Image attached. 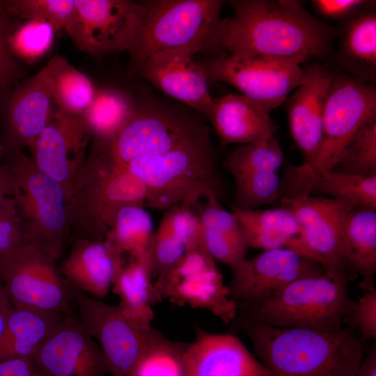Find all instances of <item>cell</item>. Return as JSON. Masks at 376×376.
I'll return each mask as SVG.
<instances>
[{
    "mask_svg": "<svg viewBox=\"0 0 376 376\" xmlns=\"http://www.w3.org/2000/svg\"><path fill=\"white\" fill-rule=\"evenodd\" d=\"M202 122L175 109L155 104L135 106L134 110L108 148L118 164L168 152L205 132Z\"/></svg>",
    "mask_w": 376,
    "mask_h": 376,
    "instance_id": "obj_10",
    "label": "cell"
},
{
    "mask_svg": "<svg viewBox=\"0 0 376 376\" xmlns=\"http://www.w3.org/2000/svg\"><path fill=\"white\" fill-rule=\"evenodd\" d=\"M214 261L201 244L189 250L165 276L152 283L153 303L166 299L207 311L224 323L232 322L236 304Z\"/></svg>",
    "mask_w": 376,
    "mask_h": 376,
    "instance_id": "obj_11",
    "label": "cell"
},
{
    "mask_svg": "<svg viewBox=\"0 0 376 376\" xmlns=\"http://www.w3.org/2000/svg\"><path fill=\"white\" fill-rule=\"evenodd\" d=\"M336 55L338 65L347 75L366 82L376 75V15L364 9L344 22Z\"/></svg>",
    "mask_w": 376,
    "mask_h": 376,
    "instance_id": "obj_27",
    "label": "cell"
},
{
    "mask_svg": "<svg viewBox=\"0 0 376 376\" xmlns=\"http://www.w3.org/2000/svg\"><path fill=\"white\" fill-rule=\"evenodd\" d=\"M125 167L145 185V206L167 210L194 207L200 201L224 197V185L209 132L160 155L142 157Z\"/></svg>",
    "mask_w": 376,
    "mask_h": 376,
    "instance_id": "obj_4",
    "label": "cell"
},
{
    "mask_svg": "<svg viewBox=\"0 0 376 376\" xmlns=\"http://www.w3.org/2000/svg\"><path fill=\"white\" fill-rule=\"evenodd\" d=\"M13 308L8 294L0 281V338L4 331L10 313Z\"/></svg>",
    "mask_w": 376,
    "mask_h": 376,
    "instance_id": "obj_47",
    "label": "cell"
},
{
    "mask_svg": "<svg viewBox=\"0 0 376 376\" xmlns=\"http://www.w3.org/2000/svg\"><path fill=\"white\" fill-rule=\"evenodd\" d=\"M365 291L364 295L357 301H354L347 321L355 328L359 329L363 339H375L376 288L375 284L368 287Z\"/></svg>",
    "mask_w": 376,
    "mask_h": 376,
    "instance_id": "obj_42",
    "label": "cell"
},
{
    "mask_svg": "<svg viewBox=\"0 0 376 376\" xmlns=\"http://www.w3.org/2000/svg\"><path fill=\"white\" fill-rule=\"evenodd\" d=\"M46 65L52 80L55 107L68 114L82 116L96 94L93 81L63 56H53Z\"/></svg>",
    "mask_w": 376,
    "mask_h": 376,
    "instance_id": "obj_31",
    "label": "cell"
},
{
    "mask_svg": "<svg viewBox=\"0 0 376 376\" xmlns=\"http://www.w3.org/2000/svg\"><path fill=\"white\" fill-rule=\"evenodd\" d=\"M345 258L355 272L363 278L364 290L374 284L376 272V209L350 208L342 226Z\"/></svg>",
    "mask_w": 376,
    "mask_h": 376,
    "instance_id": "obj_29",
    "label": "cell"
},
{
    "mask_svg": "<svg viewBox=\"0 0 376 376\" xmlns=\"http://www.w3.org/2000/svg\"><path fill=\"white\" fill-rule=\"evenodd\" d=\"M202 65L208 81L228 84L269 111L283 103L304 78L299 64L274 56L221 53Z\"/></svg>",
    "mask_w": 376,
    "mask_h": 376,
    "instance_id": "obj_9",
    "label": "cell"
},
{
    "mask_svg": "<svg viewBox=\"0 0 376 376\" xmlns=\"http://www.w3.org/2000/svg\"><path fill=\"white\" fill-rule=\"evenodd\" d=\"M376 118L373 84L347 74H333L327 99L320 148L309 164L316 173L332 170L353 136Z\"/></svg>",
    "mask_w": 376,
    "mask_h": 376,
    "instance_id": "obj_12",
    "label": "cell"
},
{
    "mask_svg": "<svg viewBox=\"0 0 376 376\" xmlns=\"http://www.w3.org/2000/svg\"><path fill=\"white\" fill-rule=\"evenodd\" d=\"M56 31L47 22L19 20L8 40L13 54L28 65L45 56L51 49Z\"/></svg>",
    "mask_w": 376,
    "mask_h": 376,
    "instance_id": "obj_37",
    "label": "cell"
},
{
    "mask_svg": "<svg viewBox=\"0 0 376 376\" xmlns=\"http://www.w3.org/2000/svg\"><path fill=\"white\" fill-rule=\"evenodd\" d=\"M354 376H376V347L372 345Z\"/></svg>",
    "mask_w": 376,
    "mask_h": 376,
    "instance_id": "obj_46",
    "label": "cell"
},
{
    "mask_svg": "<svg viewBox=\"0 0 376 376\" xmlns=\"http://www.w3.org/2000/svg\"><path fill=\"white\" fill-rule=\"evenodd\" d=\"M31 359L42 376H106L108 374L100 347L72 313L65 315Z\"/></svg>",
    "mask_w": 376,
    "mask_h": 376,
    "instance_id": "obj_19",
    "label": "cell"
},
{
    "mask_svg": "<svg viewBox=\"0 0 376 376\" xmlns=\"http://www.w3.org/2000/svg\"><path fill=\"white\" fill-rule=\"evenodd\" d=\"M269 111L241 94H227L215 100L209 117L223 145H240L274 136L276 126Z\"/></svg>",
    "mask_w": 376,
    "mask_h": 376,
    "instance_id": "obj_25",
    "label": "cell"
},
{
    "mask_svg": "<svg viewBox=\"0 0 376 376\" xmlns=\"http://www.w3.org/2000/svg\"><path fill=\"white\" fill-rule=\"evenodd\" d=\"M19 20L9 15L0 0V92L28 77V65L12 52L8 40Z\"/></svg>",
    "mask_w": 376,
    "mask_h": 376,
    "instance_id": "obj_41",
    "label": "cell"
},
{
    "mask_svg": "<svg viewBox=\"0 0 376 376\" xmlns=\"http://www.w3.org/2000/svg\"><path fill=\"white\" fill-rule=\"evenodd\" d=\"M231 175L235 185L232 207L251 210L278 202L281 178L276 171L258 168Z\"/></svg>",
    "mask_w": 376,
    "mask_h": 376,
    "instance_id": "obj_34",
    "label": "cell"
},
{
    "mask_svg": "<svg viewBox=\"0 0 376 376\" xmlns=\"http://www.w3.org/2000/svg\"><path fill=\"white\" fill-rule=\"evenodd\" d=\"M143 3L141 24L130 55L135 72L157 53L186 49L194 54L208 50L219 21L220 0H152Z\"/></svg>",
    "mask_w": 376,
    "mask_h": 376,
    "instance_id": "obj_6",
    "label": "cell"
},
{
    "mask_svg": "<svg viewBox=\"0 0 376 376\" xmlns=\"http://www.w3.org/2000/svg\"><path fill=\"white\" fill-rule=\"evenodd\" d=\"M76 19L68 34L75 46L94 58L127 53L141 24L143 3L128 0H75Z\"/></svg>",
    "mask_w": 376,
    "mask_h": 376,
    "instance_id": "obj_15",
    "label": "cell"
},
{
    "mask_svg": "<svg viewBox=\"0 0 376 376\" xmlns=\"http://www.w3.org/2000/svg\"><path fill=\"white\" fill-rule=\"evenodd\" d=\"M12 195V179L10 173L3 163L0 162V206Z\"/></svg>",
    "mask_w": 376,
    "mask_h": 376,
    "instance_id": "obj_48",
    "label": "cell"
},
{
    "mask_svg": "<svg viewBox=\"0 0 376 376\" xmlns=\"http://www.w3.org/2000/svg\"><path fill=\"white\" fill-rule=\"evenodd\" d=\"M108 143L92 139L72 181L68 210L74 240H104L120 208L131 204L145 206L144 183L113 160Z\"/></svg>",
    "mask_w": 376,
    "mask_h": 376,
    "instance_id": "obj_3",
    "label": "cell"
},
{
    "mask_svg": "<svg viewBox=\"0 0 376 376\" xmlns=\"http://www.w3.org/2000/svg\"><path fill=\"white\" fill-rule=\"evenodd\" d=\"M55 109L52 80L45 65L0 92V159L16 150H31Z\"/></svg>",
    "mask_w": 376,
    "mask_h": 376,
    "instance_id": "obj_16",
    "label": "cell"
},
{
    "mask_svg": "<svg viewBox=\"0 0 376 376\" xmlns=\"http://www.w3.org/2000/svg\"><path fill=\"white\" fill-rule=\"evenodd\" d=\"M188 251L180 237L159 223L149 249L152 277L157 279L165 276Z\"/></svg>",
    "mask_w": 376,
    "mask_h": 376,
    "instance_id": "obj_40",
    "label": "cell"
},
{
    "mask_svg": "<svg viewBox=\"0 0 376 376\" xmlns=\"http://www.w3.org/2000/svg\"><path fill=\"white\" fill-rule=\"evenodd\" d=\"M232 322L251 341L267 376H354L364 357L350 324L329 332L275 327L237 314Z\"/></svg>",
    "mask_w": 376,
    "mask_h": 376,
    "instance_id": "obj_2",
    "label": "cell"
},
{
    "mask_svg": "<svg viewBox=\"0 0 376 376\" xmlns=\"http://www.w3.org/2000/svg\"><path fill=\"white\" fill-rule=\"evenodd\" d=\"M361 176H376V118L350 139L332 169Z\"/></svg>",
    "mask_w": 376,
    "mask_h": 376,
    "instance_id": "obj_38",
    "label": "cell"
},
{
    "mask_svg": "<svg viewBox=\"0 0 376 376\" xmlns=\"http://www.w3.org/2000/svg\"><path fill=\"white\" fill-rule=\"evenodd\" d=\"M152 220L144 206L127 205L120 208L105 241L116 251L128 258H144L154 235Z\"/></svg>",
    "mask_w": 376,
    "mask_h": 376,
    "instance_id": "obj_32",
    "label": "cell"
},
{
    "mask_svg": "<svg viewBox=\"0 0 376 376\" xmlns=\"http://www.w3.org/2000/svg\"><path fill=\"white\" fill-rule=\"evenodd\" d=\"M301 84L287 104L292 137L301 152L304 162L311 164L322 143L325 104L332 73L318 65L305 69Z\"/></svg>",
    "mask_w": 376,
    "mask_h": 376,
    "instance_id": "obj_23",
    "label": "cell"
},
{
    "mask_svg": "<svg viewBox=\"0 0 376 376\" xmlns=\"http://www.w3.org/2000/svg\"><path fill=\"white\" fill-rule=\"evenodd\" d=\"M79 322L96 341L111 376H134L148 347L154 328L146 329L118 306L111 305L75 288Z\"/></svg>",
    "mask_w": 376,
    "mask_h": 376,
    "instance_id": "obj_13",
    "label": "cell"
},
{
    "mask_svg": "<svg viewBox=\"0 0 376 376\" xmlns=\"http://www.w3.org/2000/svg\"><path fill=\"white\" fill-rule=\"evenodd\" d=\"M135 108L125 92L113 88L97 90L95 96L81 116L92 139L110 142L129 120Z\"/></svg>",
    "mask_w": 376,
    "mask_h": 376,
    "instance_id": "obj_33",
    "label": "cell"
},
{
    "mask_svg": "<svg viewBox=\"0 0 376 376\" xmlns=\"http://www.w3.org/2000/svg\"><path fill=\"white\" fill-rule=\"evenodd\" d=\"M230 17L221 19L208 51L235 56H274L301 64L325 58L338 30L312 15L297 0H230Z\"/></svg>",
    "mask_w": 376,
    "mask_h": 376,
    "instance_id": "obj_1",
    "label": "cell"
},
{
    "mask_svg": "<svg viewBox=\"0 0 376 376\" xmlns=\"http://www.w3.org/2000/svg\"><path fill=\"white\" fill-rule=\"evenodd\" d=\"M91 140L81 116L68 114L55 107L48 125L30 150L37 167L63 186L68 201L72 181L86 157Z\"/></svg>",
    "mask_w": 376,
    "mask_h": 376,
    "instance_id": "obj_18",
    "label": "cell"
},
{
    "mask_svg": "<svg viewBox=\"0 0 376 376\" xmlns=\"http://www.w3.org/2000/svg\"><path fill=\"white\" fill-rule=\"evenodd\" d=\"M152 271L149 256L128 258L119 269L111 289L119 297L118 306L127 317L150 329L154 317Z\"/></svg>",
    "mask_w": 376,
    "mask_h": 376,
    "instance_id": "obj_30",
    "label": "cell"
},
{
    "mask_svg": "<svg viewBox=\"0 0 376 376\" xmlns=\"http://www.w3.org/2000/svg\"><path fill=\"white\" fill-rule=\"evenodd\" d=\"M65 315L13 306L0 338V361L31 357L58 327Z\"/></svg>",
    "mask_w": 376,
    "mask_h": 376,
    "instance_id": "obj_28",
    "label": "cell"
},
{
    "mask_svg": "<svg viewBox=\"0 0 376 376\" xmlns=\"http://www.w3.org/2000/svg\"><path fill=\"white\" fill-rule=\"evenodd\" d=\"M249 247L263 251L287 248L304 256L300 226L292 211L281 206L245 210L232 207Z\"/></svg>",
    "mask_w": 376,
    "mask_h": 376,
    "instance_id": "obj_26",
    "label": "cell"
},
{
    "mask_svg": "<svg viewBox=\"0 0 376 376\" xmlns=\"http://www.w3.org/2000/svg\"><path fill=\"white\" fill-rule=\"evenodd\" d=\"M125 261V256L105 240L79 239L74 240L59 269L72 287L103 299Z\"/></svg>",
    "mask_w": 376,
    "mask_h": 376,
    "instance_id": "obj_24",
    "label": "cell"
},
{
    "mask_svg": "<svg viewBox=\"0 0 376 376\" xmlns=\"http://www.w3.org/2000/svg\"><path fill=\"white\" fill-rule=\"evenodd\" d=\"M193 56L186 49L157 53L148 57L137 71L171 97L209 118L215 100L210 95L204 68Z\"/></svg>",
    "mask_w": 376,
    "mask_h": 376,
    "instance_id": "obj_20",
    "label": "cell"
},
{
    "mask_svg": "<svg viewBox=\"0 0 376 376\" xmlns=\"http://www.w3.org/2000/svg\"><path fill=\"white\" fill-rule=\"evenodd\" d=\"M185 376H267L265 367L237 337L198 328L183 355Z\"/></svg>",
    "mask_w": 376,
    "mask_h": 376,
    "instance_id": "obj_22",
    "label": "cell"
},
{
    "mask_svg": "<svg viewBox=\"0 0 376 376\" xmlns=\"http://www.w3.org/2000/svg\"><path fill=\"white\" fill-rule=\"evenodd\" d=\"M284 161L283 152L275 136L240 145L226 158L224 164L230 175L251 169L278 171Z\"/></svg>",
    "mask_w": 376,
    "mask_h": 376,
    "instance_id": "obj_39",
    "label": "cell"
},
{
    "mask_svg": "<svg viewBox=\"0 0 376 376\" xmlns=\"http://www.w3.org/2000/svg\"><path fill=\"white\" fill-rule=\"evenodd\" d=\"M2 160L10 173L11 196L19 216L23 242L58 260L71 235L64 188L42 173L23 150L10 152Z\"/></svg>",
    "mask_w": 376,
    "mask_h": 376,
    "instance_id": "obj_5",
    "label": "cell"
},
{
    "mask_svg": "<svg viewBox=\"0 0 376 376\" xmlns=\"http://www.w3.org/2000/svg\"><path fill=\"white\" fill-rule=\"evenodd\" d=\"M0 376L42 375L31 357H15L0 361Z\"/></svg>",
    "mask_w": 376,
    "mask_h": 376,
    "instance_id": "obj_45",
    "label": "cell"
},
{
    "mask_svg": "<svg viewBox=\"0 0 376 376\" xmlns=\"http://www.w3.org/2000/svg\"><path fill=\"white\" fill-rule=\"evenodd\" d=\"M187 346L155 329L134 376H185L183 355Z\"/></svg>",
    "mask_w": 376,
    "mask_h": 376,
    "instance_id": "obj_36",
    "label": "cell"
},
{
    "mask_svg": "<svg viewBox=\"0 0 376 376\" xmlns=\"http://www.w3.org/2000/svg\"><path fill=\"white\" fill-rule=\"evenodd\" d=\"M56 260L25 242L0 255V281L13 306L72 313L75 288L63 276Z\"/></svg>",
    "mask_w": 376,
    "mask_h": 376,
    "instance_id": "obj_8",
    "label": "cell"
},
{
    "mask_svg": "<svg viewBox=\"0 0 376 376\" xmlns=\"http://www.w3.org/2000/svg\"><path fill=\"white\" fill-rule=\"evenodd\" d=\"M290 210L301 228L306 257L320 264L331 279L350 281V267L344 253L342 226L350 208L347 204L320 196L296 195L278 202Z\"/></svg>",
    "mask_w": 376,
    "mask_h": 376,
    "instance_id": "obj_14",
    "label": "cell"
},
{
    "mask_svg": "<svg viewBox=\"0 0 376 376\" xmlns=\"http://www.w3.org/2000/svg\"><path fill=\"white\" fill-rule=\"evenodd\" d=\"M348 283L324 274L301 278L267 301L236 306V314L275 327L336 331L354 304L348 296Z\"/></svg>",
    "mask_w": 376,
    "mask_h": 376,
    "instance_id": "obj_7",
    "label": "cell"
},
{
    "mask_svg": "<svg viewBox=\"0 0 376 376\" xmlns=\"http://www.w3.org/2000/svg\"><path fill=\"white\" fill-rule=\"evenodd\" d=\"M369 1L364 0H314L313 6L322 17L346 21L363 10Z\"/></svg>",
    "mask_w": 376,
    "mask_h": 376,
    "instance_id": "obj_44",
    "label": "cell"
},
{
    "mask_svg": "<svg viewBox=\"0 0 376 376\" xmlns=\"http://www.w3.org/2000/svg\"><path fill=\"white\" fill-rule=\"evenodd\" d=\"M296 195L325 196L352 207L376 209V176L335 170L316 173L307 163H288L281 178L279 199Z\"/></svg>",
    "mask_w": 376,
    "mask_h": 376,
    "instance_id": "obj_21",
    "label": "cell"
},
{
    "mask_svg": "<svg viewBox=\"0 0 376 376\" xmlns=\"http://www.w3.org/2000/svg\"><path fill=\"white\" fill-rule=\"evenodd\" d=\"M7 13L18 20L37 19L50 24L56 33L68 35L76 19L75 0H3Z\"/></svg>",
    "mask_w": 376,
    "mask_h": 376,
    "instance_id": "obj_35",
    "label": "cell"
},
{
    "mask_svg": "<svg viewBox=\"0 0 376 376\" xmlns=\"http://www.w3.org/2000/svg\"><path fill=\"white\" fill-rule=\"evenodd\" d=\"M23 243L19 216L14 199L7 198L0 206V255Z\"/></svg>",
    "mask_w": 376,
    "mask_h": 376,
    "instance_id": "obj_43",
    "label": "cell"
},
{
    "mask_svg": "<svg viewBox=\"0 0 376 376\" xmlns=\"http://www.w3.org/2000/svg\"><path fill=\"white\" fill-rule=\"evenodd\" d=\"M231 270L228 287L236 306L267 301L299 279L324 274L318 263L287 248L263 251Z\"/></svg>",
    "mask_w": 376,
    "mask_h": 376,
    "instance_id": "obj_17",
    "label": "cell"
}]
</instances>
